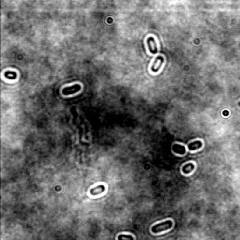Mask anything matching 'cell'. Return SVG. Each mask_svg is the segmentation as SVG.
Returning <instances> with one entry per match:
<instances>
[{"label": "cell", "instance_id": "1", "mask_svg": "<svg viewBox=\"0 0 240 240\" xmlns=\"http://www.w3.org/2000/svg\"><path fill=\"white\" fill-rule=\"evenodd\" d=\"M172 227H173V221L168 220V221H162V222H160V223L153 225L151 228V231L153 234H159V233H161L163 231L171 229Z\"/></svg>", "mask_w": 240, "mask_h": 240}, {"label": "cell", "instance_id": "2", "mask_svg": "<svg viewBox=\"0 0 240 240\" xmlns=\"http://www.w3.org/2000/svg\"><path fill=\"white\" fill-rule=\"evenodd\" d=\"M147 45H148V50L152 54L158 53V46L157 42H156L155 39L153 37H148L147 38Z\"/></svg>", "mask_w": 240, "mask_h": 240}, {"label": "cell", "instance_id": "3", "mask_svg": "<svg viewBox=\"0 0 240 240\" xmlns=\"http://www.w3.org/2000/svg\"><path fill=\"white\" fill-rule=\"evenodd\" d=\"M82 86L80 85H75V86H68V87H65L63 88V94L64 95H71V94H74L76 92H79L81 90Z\"/></svg>", "mask_w": 240, "mask_h": 240}, {"label": "cell", "instance_id": "4", "mask_svg": "<svg viewBox=\"0 0 240 240\" xmlns=\"http://www.w3.org/2000/svg\"><path fill=\"white\" fill-rule=\"evenodd\" d=\"M105 191V186L104 185H100L98 187H95V188H92L90 189V194L91 195H100L101 194L102 192H104Z\"/></svg>", "mask_w": 240, "mask_h": 240}, {"label": "cell", "instance_id": "5", "mask_svg": "<svg viewBox=\"0 0 240 240\" xmlns=\"http://www.w3.org/2000/svg\"><path fill=\"white\" fill-rule=\"evenodd\" d=\"M202 146H203V143H202L201 141H193V142L189 143V145H188V148H189V150H190V151L198 150V149H200Z\"/></svg>", "mask_w": 240, "mask_h": 240}, {"label": "cell", "instance_id": "6", "mask_svg": "<svg viewBox=\"0 0 240 240\" xmlns=\"http://www.w3.org/2000/svg\"><path fill=\"white\" fill-rule=\"evenodd\" d=\"M172 149L176 154L184 155L186 153V147L184 146H182V145H178V143H175V145H173Z\"/></svg>", "mask_w": 240, "mask_h": 240}, {"label": "cell", "instance_id": "7", "mask_svg": "<svg viewBox=\"0 0 240 240\" xmlns=\"http://www.w3.org/2000/svg\"><path fill=\"white\" fill-rule=\"evenodd\" d=\"M194 168H195V166H194L193 163H187V164H185V165L183 166L182 172H183V174L188 175V174L192 172V171L194 170Z\"/></svg>", "mask_w": 240, "mask_h": 240}, {"label": "cell", "instance_id": "8", "mask_svg": "<svg viewBox=\"0 0 240 240\" xmlns=\"http://www.w3.org/2000/svg\"><path fill=\"white\" fill-rule=\"evenodd\" d=\"M117 238L118 240H134V237L130 235H120Z\"/></svg>", "mask_w": 240, "mask_h": 240}, {"label": "cell", "instance_id": "9", "mask_svg": "<svg viewBox=\"0 0 240 240\" xmlns=\"http://www.w3.org/2000/svg\"><path fill=\"white\" fill-rule=\"evenodd\" d=\"M223 115H228V112H227V111H224V112H223Z\"/></svg>", "mask_w": 240, "mask_h": 240}]
</instances>
